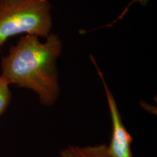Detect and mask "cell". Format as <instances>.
<instances>
[{"mask_svg": "<svg viewBox=\"0 0 157 157\" xmlns=\"http://www.w3.org/2000/svg\"><path fill=\"white\" fill-rule=\"evenodd\" d=\"M10 86L9 82L0 75V117L5 113L10 103L12 93Z\"/></svg>", "mask_w": 157, "mask_h": 157, "instance_id": "5b68a950", "label": "cell"}, {"mask_svg": "<svg viewBox=\"0 0 157 157\" xmlns=\"http://www.w3.org/2000/svg\"><path fill=\"white\" fill-rule=\"evenodd\" d=\"M48 0H0V48L12 36L46 38L52 27Z\"/></svg>", "mask_w": 157, "mask_h": 157, "instance_id": "7a4b0ae2", "label": "cell"}, {"mask_svg": "<svg viewBox=\"0 0 157 157\" xmlns=\"http://www.w3.org/2000/svg\"><path fill=\"white\" fill-rule=\"evenodd\" d=\"M90 58L103 84L108 106L111 115V123H112V135H111V142L109 146H107L108 152L111 157H132V153L131 150L132 137L124 125L114 96L110 90L109 86L107 85L103 74L100 70L93 56H90Z\"/></svg>", "mask_w": 157, "mask_h": 157, "instance_id": "3957f363", "label": "cell"}, {"mask_svg": "<svg viewBox=\"0 0 157 157\" xmlns=\"http://www.w3.org/2000/svg\"><path fill=\"white\" fill-rule=\"evenodd\" d=\"M45 42L34 35L22 36L2 58L1 76L10 84L32 90L39 102L52 106L60 96L57 60L62 52V42L50 34Z\"/></svg>", "mask_w": 157, "mask_h": 157, "instance_id": "6da1fadb", "label": "cell"}, {"mask_svg": "<svg viewBox=\"0 0 157 157\" xmlns=\"http://www.w3.org/2000/svg\"><path fill=\"white\" fill-rule=\"evenodd\" d=\"M60 157H111L105 143L84 147L69 146L60 152Z\"/></svg>", "mask_w": 157, "mask_h": 157, "instance_id": "277c9868", "label": "cell"}]
</instances>
